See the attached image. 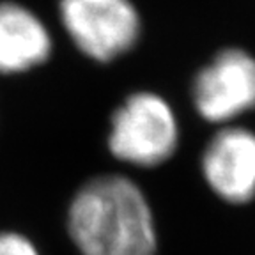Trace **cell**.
Instances as JSON below:
<instances>
[{
	"mask_svg": "<svg viewBox=\"0 0 255 255\" xmlns=\"http://www.w3.org/2000/svg\"><path fill=\"white\" fill-rule=\"evenodd\" d=\"M193 103L209 123H227L255 108V59L239 48L216 53L197 73Z\"/></svg>",
	"mask_w": 255,
	"mask_h": 255,
	"instance_id": "cell-4",
	"label": "cell"
},
{
	"mask_svg": "<svg viewBox=\"0 0 255 255\" xmlns=\"http://www.w3.org/2000/svg\"><path fill=\"white\" fill-rule=\"evenodd\" d=\"M202 172L220 199L232 204L255 199V133L239 126L220 129L202 154Z\"/></svg>",
	"mask_w": 255,
	"mask_h": 255,
	"instance_id": "cell-5",
	"label": "cell"
},
{
	"mask_svg": "<svg viewBox=\"0 0 255 255\" xmlns=\"http://www.w3.org/2000/svg\"><path fill=\"white\" fill-rule=\"evenodd\" d=\"M68 231L82 255H156L152 211L133 181L100 175L69 206Z\"/></svg>",
	"mask_w": 255,
	"mask_h": 255,
	"instance_id": "cell-1",
	"label": "cell"
},
{
	"mask_svg": "<svg viewBox=\"0 0 255 255\" xmlns=\"http://www.w3.org/2000/svg\"><path fill=\"white\" fill-rule=\"evenodd\" d=\"M52 37L43 21L16 2H0V73H21L50 57Z\"/></svg>",
	"mask_w": 255,
	"mask_h": 255,
	"instance_id": "cell-6",
	"label": "cell"
},
{
	"mask_svg": "<svg viewBox=\"0 0 255 255\" xmlns=\"http://www.w3.org/2000/svg\"><path fill=\"white\" fill-rule=\"evenodd\" d=\"M60 20L73 43L100 62L131 50L140 18L129 0H60Z\"/></svg>",
	"mask_w": 255,
	"mask_h": 255,
	"instance_id": "cell-3",
	"label": "cell"
},
{
	"mask_svg": "<svg viewBox=\"0 0 255 255\" xmlns=\"http://www.w3.org/2000/svg\"><path fill=\"white\" fill-rule=\"evenodd\" d=\"M177 145V123L170 105L152 94L129 96L112 116L108 147L126 163L154 167L167 161Z\"/></svg>",
	"mask_w": 255,
	"mask_h": 255,
	"instance_id": "cell-2",
	"label": "cell"
},
{
	"mask_svg": "<svg viewBox=\"0 0 255 255\" xmlns=\"http://www.w3.org/2000/svg\"><path fill=\"white\" fill-rule=\"evenodd\" d=\"M0 255H39L30 239L16 232L0 234Z\"/></svg>",
	"mask_w": 255,
	"mask_h": 255,
	"instance_id": "cell-7",
	"label": "cell"
}]
</instances>
